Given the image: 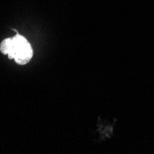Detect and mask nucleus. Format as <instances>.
Wrapping results in <instances>:
<instances>
[{"label": "nucleus", "instance_id": "nucleus-2", "mask_svg": "<svg viewBox=\"0 0 154 154\" xmlns=\"http://www.w3.org/2000/svg\"><path fill=\"white\" fill-rule=\"evenodd\" d=\"M11 45H12V38H7L5 39L1 45H0V51L4 54H8L11 49Z\"/></svg>", "mask_w": 154, "mask_h": 154}, {"label": "nucleus", "instance_id": "nucleus-1", "mask_svg": "<svg viewBox=\"0 0 154 154\" xmlns=\"http://www.w3.org/2000/svg\"><path fill=\"white\" fill-rule=\"evenodd\" d=\"M32 54V45L24 36L16 34L12 37L11 49L8 54L9 59H14L19 65H25L31 61Z\"/></svg>", "mask_w": 154, "mask_h": 154}]
</instances>
